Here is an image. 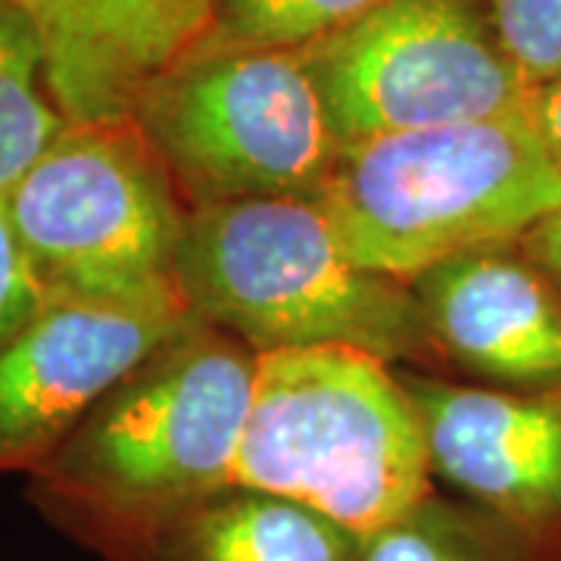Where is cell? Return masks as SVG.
<instances>
[{
	"label": "cell",
	"instance_id": "obj_15",
	"mask_svg": "<svg viewBox=\"0 0 561 561\" xmlns=\"http://www.w3.org/2000/svg\"><path fill=\"white\" fill-rule=\"evenodd\" d=\"M383 0H213L206 44L306 50L362 20Z\"/></svg>",
	"mask_w": 561,
	"mask_h": 561
},
{
	"label": "cell",
	"instance_id": "obj_6",
	"mask_svg": "<svg viewBox=\"0 0 561 561\" xmlns=\"http://www.w3.org/2000/svg\"><path fill=\"white\" fill-rule=\"evenodd\" d=\"M47 297H181L187 203L138 122H69L3 201Z\"/></svg>",
	"mask_w": 561,
	"mask_h": 561
},
{
	"label": "cell",
	"instance_id": "obj_19",
	"mask_svg": "<svg viewBox=\"0 0 561 561\" xmlns=\"http://www.w3.org/2000/svg\"><path fill=\"white\" fill-rule=\"evenodd\" d=\"M527 116L534 122L542 147L561 169V81L534 88L527 94Z\"/></svg>",
	"mask_w": 561,
	"mask_h": 561
},
{
	"label": "cell",
	"instance_id": "obj_14",
	"mask_svg": "<svg viewBox=\"0 0 561 561\" xmlns=\"http://www.w3.org/2000/svg\"><path fill=\"white\" fill-rule=\"evenodd\" d=\"M546 549L515 527L465 512L434 493L412 505L397 522L359 540V561H546Z\"/></svg>",
	"mask_w": 561,
	"mask_h": 561
},
{
	"label": "cell",
	"instance_id": "obj_4",
	"mask_svg": "<svg viewBox=\"0 0 561 561\" xmlns=\"http://www.w3.org/2000/svg\"><path fill=\"white\" fill-rule=\"evenodd\" d=\"M431 478L390 362L350 346L256 353L234 486L300 502L362 540L431 496Z\"/></svg>",
	"mask_w": 561,
	"mask_h": 561
},
{
	"label": "cell",
	"instance_id": "obj_9",
	"mask_svg": "<svg viewBox=\"0 0 561 561\" xmlns=\"http://www.w3.org/2000/svg\"><path fill=\"white\" fill-rule=\"evenodd\" d=\"M431 471L549 556L561 549V387H471L402 375Z\"/></svg>",
	"mask_w": 561,
	"mask_h": 561
},
{
	"label": "cell",
	"instance_id": "obj_13",
	"mask_svg": "<svg viewBox=\"0 0 561 561\" xmlns=\"http://www.w3.org/2000/svg\"><path fill=\"white\" fill-rule=\"evenodd\" d=\"M66 125L35 22L20 0H0V203Z\"/></svg>",
	"mask_w": 561,
	"mask_h": 561
},
{
	"label": "cell",
	"instance_id": "obj_18",
	"mask_svg": "<svg viewBox=\"0 0 561 561\" xmlns=\"http://www.w3.org/2000/svg\"><path fill=\"white\" fill-rule=\"evenodd\" d=\"M518 247L524 256L561 290V203L524 234Z\"/></svg>",
	"mask_w": 561,
	"mask_h": 561
},
{
	"label": "cell",
	"instance_id": "obj_3",
	"mask_svg": "<svg viewBox=\"0 0 561 561\" xmlns=\"http://www.w3.org/2000/svg\"><path fill=\"white\" fill-rule=\"evenodd\" d=\"M312 201L362 268L412 280L518 243L561 203V169L522 113L343 144Z\"/></svg>",
	"mask_w": 561,
	"mask_h": 561
},
{
	"label": "cell",
	"instance_id": "obj_1",
	"mask_svg": "<svg viewBox=\"0 0 561 561\" xmlns=\"http://www.w3.org/2000/svg\"><path fill=\"white\" fill-rule=\"evenodd\" d=\"M253 378L247 343L191 319L28 474V500L69 537L125 561L169 518L234 486Z\"/></svg>",
	"mask_w": 561,
	"mask_h": 561
},
{
	"label": "cell",
	"instance_id": "obj_5",
	"mask_svg": "<svg viewBox=\"0 0 561 561\" xmlns=\"http://www.w3.org/2000/svg\"><path fill=\"white\" fill-rule=\"evenodd\" d=\"M131 119L187 209L316 197L343 147L300 50L201 41L144 88Z\"/></svg>",
	"mask_w": 561,
	"mask_h": 561
},
{
	"label": "cell",
	"instance_id": "obj_16",
	"mask_svg": "<svg viewBox=\"0 0 561 561\" xmlns=\"http://www.w3.org/2000/svg\"><path fill=\"white\" fill-rule=\"evenodd\" d=\"M493 35L534 91L561 81V0H483Z\"/></svg>",
	"mask_w": 561,
	"mask_h": 561
},
{
	"label": "cell",
	"instance_id": "obj_17",
	"mask_svg": "<svg viewBox=\"0 0 561 561\" xmlns=\"http://www.w3.org/2000/svg\"><path fill=\"white\" fill-rule=\"evenodd\" d=\"M47 302V290L22 250L7 209L0 203V350L25 328Z\"/></svg>",
	"mask_w": 561,
	"mask_h": 561
},
{
	"label": "cell",
	"instance_id": "obj_12",
	"mask_svg": "<svg viewBox=\"0 0 561 561\" xmlns=\"http://www.w3.org/2000/svg\"><path fill=\"white\" fill-rule=\"evenodd\" d=\"M125 561H359V537L300 502L225 486L169 518Z\"/></svg>",
	"mask_w": 561,
	"mask_h": 561
},
{
	"label": "cell",
	"instance_id": "obj_10",
	"mask_svg": "<svg viewBox=\"0 0 561 561\" xmlns=\"http://www.w3.org/2000/svg\"><path fill=\"white\" fill-rule=\"evenodd\" d=\"M412 290L443 359L496 387H561V290L518 243L453 256Z\"/></svg>",
	"mask_w": 561,
	"mask_h": 561
},
{
	"label": "cell",
	"instance_id": "obj_11",
	"mask_svg": "<svg viewBox=\"0 0 561 561\" xmlns=\"http://www.w3.org/2000/svg\"><path fill=\"white\" fill-rule=\"evenodd\" d=\"M69 122L125 119L144 88L213 28V0H20Z\"/></svg>",
	"mask_w": 561,
	"mask_h": 561
},
{
	"label": "cell",
	"instance_id": "obj_7",
	"mask_svg": "<svg viewBox=\"0 0 561 561\" xmlns=\"http://www.w3.org/2000/svg\"><path fill=\"white\" fill-rule=\"evenodd\" d=\"M341 144L522 113L483 0H383L300 50Z\"/></svg>",
	"mask_w": 561,
	"mask_h": 561
},
{
	"label": "cell",
	"instance_id": "obj_8",
	"mask_svg": "<svg viewBox=\"0 0 561 561\" xmlns=\"http://www.w3.org/2000/svg\"><path fill=\"white\" fill-rule=\"evenodd\" d=\"M191 319L181 297H47L0 350V474H32Z\"/></svg>",
	"mask_w": 561,
	"mask_h": 561
},
{
	"label": "cell",
	"instance_id": "obj_2",
	"mask_svg": "<svg viewBox=\"0 0 561 561\" xmlns=\"http://www.w3.org/2000/svg\"><path fill=\"white\" fill-rule=\"evenodd\" d=\"M175 287L194 319L253 353L350 346L390 365L443 359L412 284L350 260L312 197L187 209Z\"/></svg>",
	"mask_w": 561,
	"mask_h": 561
}]
</instances>
